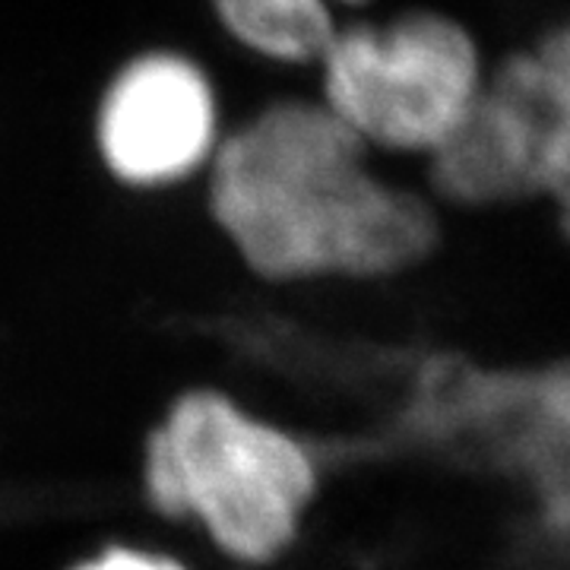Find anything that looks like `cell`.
Listing matches in <instances>:
<instances>
[{
    "label": "cell",
    "mask_w": 570,
    "mask_h": 570,
    "mask_svg": "<svg viewBox=\"0 0 570 570\" xmlns=\"http://www.w3.org/2000/svg\"><path fill=\"white\" fill-rule=\"evenodd\" d=\"M209 17L247 58L307 70L343 26V13L326 0H209Z\"/></svg>",
    "instance_id": "8992f818"
},
{
    "label": "cell",
    "mask_w": 570,
    "mask_h": 570,
    "mask_svg": "<svg viewBox=\"0 0 570 570\" xmlns=\"http://www.w3.org/2000/svg\"><path fill=\"white\" fill-rule=\"evenodd\" d=\"M77 570H184L178 561L163 558V554H149L137 549H108L99 558L86 561Z\"/></svg>",
    "instance_id": "ba28073f"
},
{
    "label": "cell",
    "mask_w": 570,
    "mask_h": 570,
    "mask_svg": "<svg viewBox=\"0 0 570 570\" xmlns=\"http://www.w3.org/2000/svg\"><path fill=\"white\" fill-rule=\"evenodd\" d=\"M428 181L456 206H504L542 194V108L532 51L485 70L463 121L428 156Z\"/></svg>",
    "instance_id": "5b68a950"
},
{
    "label": "cell",
    "mask_w": 570,
    "mask_h": 570,
    "mask_svg": "<svg viewBox=\"0 0 570 570\" xmlns=\"http://www.w3.org/2000/svg\"><path fill=\"white\" fill-rule=\"evenodd\" d=\"M146 491L197 520L232 558L261 564L292 546L317 491L314 453L219 393L181 396L146 448Z\"/></svg>",
    "instance_id": "7a4b0ae2"
},
{
    "label": "cell",
    "mask_w": 570,
    "mask_h": 570,
    "mask_svg": "<svg viewBox=\"0 0 570 570\" xmlns=\"http://www.w3.org/2000/svg\"><path fill=\"white\" fill-rule=\"evenodd\" d=\"M542 108V200L570 245V20L530 48Z\"/></svg>",
    "instance_id": "52a82bcc"
},
{
    "label": "cell",
    "mask_w": 570,
    "mask_h": 570,
    "mask_svg": "<svg viewBox=\"0 0 570 570\" xmlns=\"http://www.w3.org/2000/svg\"><path fill=\"white\" fill-rule=\"evenodd\" d=\"M225 130L213 73L200 58L171 45L124 58L92 108V153L102 171L140 194L206 178Z\"/></svg>",
    "instance_id": "277c9868"
},
{
    "label": "cell",
    "mask_w": 570,
    "mask_h": 570,
    "mask_svg": "<svg viewBox=\"0 0 570 570\" xmlns=\"http://www.w3.org/2000/svg\"><path fill=\"white\" fill-rule=\"evenodd\" d=\"M204 181L216 228L266 283L390 279L441 238L425 197L377 175L317 92L232 124Z\"/></svg>",
    "instance_id": "6da1fadb"
},
{
    "label": "cell",
    "mask_w": 570,
    "mask_h": 570,
    "mask_svg": "<svg viewBox=\"0 0 570 570\" xmlns=\"http://www.w3.org/2000/svg\"><path fill=\"white\" fill-rule=\"evenodd\" d=\"M485 70L472 32L438 10L343 20L314 67L317 99L371 153L425 159L463 121Z\"/></svg>",
    "instance_id": "3957f363"
},
{
    "label": "cell",
    "mask_w": 570,
    "mask_h": 570,
    "mask_svg": "<svg viewBox=\"0 0 570 570\" xmlns=\"http://www.w3.org/2000/svg\"><path fill=\"white\" fill-rule=\"evenodd\" d=\"M326 3H333L340 13H346V10H358V7H365L371 0H326Z\"/></svg>",
    "instance_id": "9c48e42d"
}]
</instances>
